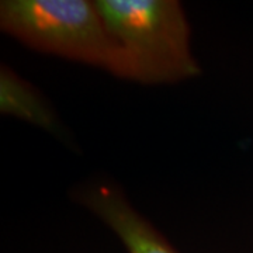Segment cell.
I'll return each mask as SVG.
<instances>
[{
  "label": "cell",
  "instance_id": "obj_1",
  "mask_svg": "<svg viewBox=\"0 0 253 253\" xmlns=\"http://www.w3.org/2000/svg\"><path fill=\"white\" fill-rule=\"evenodd\" d=\"M106 27L120 46L126 81L173 84L201 73L190 46V26L176 0H96Z\"/></svg>",
  "mask_w": 253,
  "mask_h": 253
},
{
  "label": "cell",
  "instance_id": "obj_2",
  "mask_svg": "<svg viewBox=\"0 0 253 253\" xmlns=\"http://www.w3.org/2000/svg\"><path fill=\"white\" fill-rule=\"evenodd\" d=\"M0 28L38 52L90 65L126 79L123 52L94 1L3 0Z\"/></svg>",
  "mask_w": 253,
  "mask_h": 253
},
{
  "label": "cell",
  "instance_id": "obj_3",
  "mask_svg": "<svg viewBox=\"0 0 253 253\" xmlns=\"http://www.w3.org/2000/svg\"><path fill=\"white\" fill-rule=\"evenodd\" d=\"M76 199L120 238L128 253H177L169 241L113 186H87Z\"/></svg>",
  "mask_w": 253,
  "mask_h": 253
},
{
  "label": "cell",
  "instance_id": "obj_4",
  "mask_svg": "<svg viewBox=\"0 0 253 253\" xmlns=\"http://www.w3.org/2000/svg\"><path fill=\"white\" fill-rule=\"evenodd\" d=\"M0 111L49 132L59 129L58 116L48 100L7 65L0 68Z\"/></svg>",
  "mask_w": 253,
  "mask_h": 253
}]
</instances>
